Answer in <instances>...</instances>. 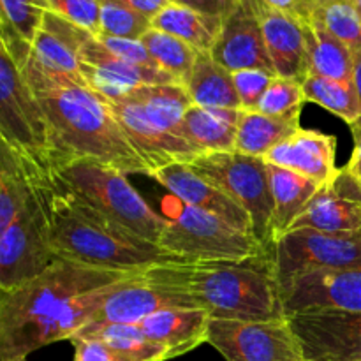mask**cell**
<instances>
[{
  "mask_svg": "<svg viewBox=\"0 0 361 361\" xmlns=\"http://www.w3.org/2000/svg\"><path fill=\"white\" fill-rule=\"evenodd\" d=\"M143 271L59 257L32 281L0 291V361H27L41 348L69 341L95 319L120 284Z\"/></svg>",
  "mask_w": 361,
  "mask_h": 361,
  "instance_id": "1",
  "label": "cell"
},
{
  "mask_svg": "<svg viewBox=\"0 0 361 361\" xmlns=\"http://www.w3.org/2000/svg\"><path fill=\"white\" fill-rule=\"evenodd\" d=\"M152 282L183 293L212 319L286 317L274 254L247 261H183L145 270Z\"/></svg>",
  "mask_w": 361,
  "mask_h": 361,
  "instance_id": "2",
  "label": "cell"
},
{
  "mask_svg": "<svg viewBox=\"0 0 361 361\" xmlns=\"http://www.w3.org/2000/svg\"><path fill=\"white\" fill-rule=\"evenodd\" d=\"M41 194L51 224V243L62 259L113 270H148L185 259L140 238L74 196L53 173L42 176Z\"/></svg>",
  "mask_w": 361,
  "mask_h": 361,
  "instance_id": "3",
  "label": "cell"
},
{
  "mask_svg": "<svg viewBox=\"0 0 361 361\" xmlns=\"http://www.w3.org/2000/svg\"><path fill=\"white\" fill-rule=\"evenodd\" d=\"M35 95L53 127L59 148L55 169L74 159H94L123 175L152 176V169L133 147L104 97L87 87L53 88Z\"/></svg>",
  "mask_w": 361,
  "mask_h": 361,
  "instance_id": "4",
  "label": "cell"
},
{
  "mask_svg": "<svg viewBox=\"0 0 361 361\" xmlns=\"http://www.w3.org/2000/svg\"><path fill=\"white\" fill-rule=\"evenodd\" d=\"M53 175L81 201L140 238L159 245L166 229V217L148 207L141 194L130 185L127 175L94 159L67 161Z\"/></svg>",
  "mask_w": 361,
  "mask_h": 361,
  "instance_id": "5",
  "label": "cell"
},
{
  "mask_svg": "<svg viewBox=\"0 0 361 361\" xmlns=\"http://www.w3.org/2000/svg\"><path fill=\"white\" fill-rule=\"evenodd\" d=\"M166 229L159 247L185 261H247L274 254L254 235L240 231L224 219L185 204L164 200Z\"/></svg>",
  "mask_w": 361,
  "mask_h": 361,
  "instance_id": "6",
  "label": "cell"
},
{
  "mask_svg": "<svg viewBox=\"0 0 361 361\" xmlns=\"http://www.w3.org/2000/svg\"><path fill=\"white\" fill-rule=\"evenodd\" d=\"M0 143L30 168L53 173L59 161L53 127L13 56L0 48Z\"/></svg>",
  "mask_w": 361,
  "mask_h": 361,
  "instance_id": "7",
  "label": "cell"
},
{
  "mask_svg": "<svg viewBox=\"0 0 361 361\" xmlns=\"http://www.w3.org/2000/svg\"><path fill=\"white\" fill-rule=\"evenodd\" d=\"M190 168L233 197L252 221L254 235L268 249L274 197L270 185V166L263 157L240 152H208L190 162Z\"/></svg>",
  "mask_w": 361,
  "mask_h": 361,
  "instance_id": "8",
  "label": "cell"
},
{
  "mask_svg": "<svg viewBox=\"0 0 361 361\" xmlns=\"http://www.w3.org/2000/svg\"><path fill=\"white\" fill-rule=\"evenodd\" d=\"M42 176L27 207L0 231V291H11L32 281L59 259L53 249L51 224L41 194Z\"/></svg>",
  "mask_w": 361,
  "mask_h": 361,
  "instance_id": "9",
  "label": "cell"
},
{
  "mask_svg": "<svg viewBox=\"0 0 361 361\" xmlns=\"http://www.w3.org/2000/svg\"><path fill=\"white\" fill-rule=\"evenodd\" d=\"M90 32L48 11L32 42L30 56L21 67L28 87L37 92L63 87H87L81 76L80 49Z\"/></svg>",
  "mask_w": 361,
  "mask_h": 361,
  "instance_id": "10",
  "label": "cell"
},
{
  "mask_svg": "<svg viewBox=\"0 0 361 361\" xmlns=\"http://www.w3.org/2000/svg\"><path fill=\"white\" fill-rule=\"evenodd\" d=\"M274 259L281 289L307 271L361 268V229L349 233L293 229L274 245Z\"/></svg>",
  "mask_w": 361,
  "mask_h": 361,
  "instance_id": "11",
  "label": "cell"
},
{
  "mask_svg": "<svg viewBox=\"0 0 361 361\" xmlns=\"http://www.w3.org/2000/svg\"><path fill=\"white\" fill-rule=\"evenodd\" d=\"M207 344L226 361H302L303 351L288 317L270 321L212 319Z\"/></svg>",
  "mask_w": 361,
  "mask_h": 361,
  "instance_id": "12",
  "label": "cell"
},
{
  "mask_svg": "<svg viewBox=\"0 0 361 361\" xmlns=\"http://www.w3.org/2000/svg\"><path fill=\"white\" fill-rule=\"evenodd\" d=\"M286 317L305 361H361V312L305 310Z\"/></svg>",
  "mask_w": 361,
  "mask_h": 361,
  "instance_id": "13",
  "label": "cell"
},
{
  "mask_svg": "<svg viewBox=\"0 0 361 361\" xmlns=\"http://www.w3.org/2000/svg\"><path fill=\"white\" fill-rule=\"evenodd\" d=\"M281 295L286 316L305 310L361 312V268L307 271L281 289Z\"/></svg>",
  "mask_w": 361,
  "mask_h": 361,
  "instance_id": "14",
  "label": "cell"
},
{
  "mask_svg": "<svg viewBox=\"0 0 361 361\" xmlns=\"http://www.w3.org/2000/svg\"><path fill=\"white\" fill-rule=\"evenodd\" d=\"M80 62L87 88L104 99H122L143 85L180 83L166 71L133 66L118 59L95 35H90L81 46Z\"/></svg>",
  "mask_w": 361,
  "mask_h": 361,
  "instance_id": "15",
  "label": "cell"
},
{
  "mask_svg": "<svg viewBox=\"0 0 361 361\" xmlns=\"http://www.w3.org/2000/svg\"><path fill=\"white\" fill-rule=\"evenodd\" d=\"M104 101L111 109L113 116L122 126L123 133L127 134L133 147L152 169V175L157 169L175 164V162L190 164L197 155H201L189 141L175 136L169 130L152 122L145 115L143 109L127 97L104 99Z\"/></svg>",
  "mask_w": 361,
  "mask_h": 361,
  "instance_id": "16",
  "label": "cell"
},
{
  "mask_svg": "<svg viewBox=\"0 0 361 361\" xmlns=\"http://www.w3.org/2000/svg\"><path fill=\"white\" fill-rule=\"evenodd\" d=\"M316 229L324 233H349L361 229V185L348 168L319 187L291 229Z\"/></svg>",
  "mask_w": 361,
  "mask_h": 361,
  "instance_id": "17",
  "label": "cell"
},
{
  "mask_svg": "<svg viewBox=\"0 0 361 361\" xmlns=\"http://www.w3.org/2000/svg\"><path fill=\"white\" fill-rule=\"evenodd\" d=\"M215 62L231 73L263 69L275 73L264 44L263 25L256 0H240L233 13L224 18L221 35L212 49Z\"/></svg>",
  "mask_w": 361,
  "mask_h": 361,
  "instance_id": "18",
  "label": "cell"
},
{
  "mask_svg": "<svg viewBox=\"0 0 361 361\" xmlns=\"http://www.w3.org/2000/svg\"><path fill=\"white\" fill-rule=\"evenodd\" d=\"M152 180H155L173 197L183 201L189 207L210 212V214L224 219L228 224L238 228L240 231L254 235L252 221H250L249 214L243 210L242 204L236 203L229 194L215 187L207 178L197 175L189 164L175 162V164L166 166V168L154 171Z\"/></svg>",
  "mask_w": 361,
  "mask_h": 361,
  "instance_id": "19",
  "label": "cell"
},
{
  "mask_svg": "<svg viewBox=\"0 0 361 361\" xmlns=\"http://www.w3.org/2000/svg\"><path fill=\"white\" fill-rule=\"evenodd\" d=\"M164 309H197L192 300L183 293L152 282L145 271L137 277L120 284L92 323L140 324L152 314Z\"/></svg>",
  "mask_w": 361,
  "mask_h": 361,
  "instance_id": "20",
  "label": "cell"
},
{
  "mask_svg": "<svg viewBox=\"0 0 361 361\" xmlns=\"http://www.w3.org/2000/svg\"><path fill=\"white\" fill-rule=\"evenodd\" d=\"M256 7L275 74L303 83L309 76L305 21L271 9L263 0H256Z\"/></svg>",
  "mask_w": 361,
  "mask_h": 361,
  "instance_id": "21",
  "label": "cell"
},
{
  "mask_svg": "<svg viewBox=\"0 0 361 361\" xmlns=\"http://www.w3.org/2000/svg\"><path fill=\"white\" fill-rule=\"evenodd\" d=\"M335 157L337 137L334 134L300 127L296 133L271 148L263 159L268 164L295 171L323 185L337 173Z\"/></svg>",
  "mask_w": 361,
  "mask_h": 361,
  "instance_id": "22",
  "label": "cell"
},
{
  "mask_svg": "<svg viewBox=\"0 0 361 361\" xmlns=\"http://www.w3.org/2000/svg\"><path fill=\"white\" fill-rule=\"evenodd\" d=\"M212 316L203 309H164L140 323L150 341L168 349L169 358H178L207 344Z\"/></svg>",
  "mask_w": 361,
  "mask_h": 361,
  "instance_id": "23",
  "label": "cell"
},
{
  "mask_svg": "<svg viewBox=\"0 0 361 361\" xmlns=\"http://www.w3.org/2000/svg\"><path fill=\"white\" fill-rule=\"evenodd\" d=\"M270 166V185L274 197V215L270 222L271 247L291 229L307 204L319 190V183L289 169Z\"/></svg>",
  "mask_w": 361,
  "mask_h": 361,
  "instance_id": "24",
  "label": "cell"
},
{
  "mask_svg": "<svg viewBox=\"0 0 361 361\" xmlns=\"http://www.w3.org/2000/svg\"><path fill=\"white\" fill-rule=\"evenodd\" d=\"M240 109L203 108L192 104L182 120V137L200 154L233 152L238 130Z\"/></svg>",
  "mask_w": 361,
  "mask_h": 361,
  "instance_id": "25",
  "label": "cell"
},
{
  "mask_svg": "<svg viewBox=\"0 0 361 361\" xmlns=\"http://www.w3.org/2000/svg\"><path fill=\"white\" fill-rule=\"evenodd\" d=\"M73 338L101 341L115 351L120 361H168V349L147 337L140 324L90 323L73 335Z\"/></svg>",
  "mask_w": 361,
  "mask_h": 361,
  "instance_id": "26",
  "label": "cell"
},
{
  "mask_svg": "<svg viewBox=\"0 0 361 361\" xmlns=\"http://www.w3.org/2000/svg\"><path fill=\"white\" fill-rule=\"evenodd\" d=\"M183 87L189 92L194 104L203 108L242 109L238 92H236L233 73L215 62L212 53L200 51L190 71L189 80Z\"/></svg>",
  "mask_w": 361,
  "mask_h": 361,
  "instance_id": "27",
  "label": "cell"
},
{
  "mask_svg": "<svg viewBox=\"0 0 361 361\" xmlns=\"http://www.w3.org/2000/svg\"><path fill=\"white\" fill-rule=\"evenodd\" d=\"M300 115L270 116L254 109H240L235 150L240 154L264 157L271 148L302 127Z\"/></svg>",
  "mask_w": 361,
  "mask_h": 361,
  "instance_id": "28",
  "label": "cell"
},
{
  "mask_svg": "<svg viewBox=\"0 0 361 361\" xmlns=\"http://www.w3.org/2000/svg\"><path fill=\"white\" fill-rule=\"evenodd\" d=\"M224 18L210 16L185 6L169 2L157 16L152 20V27L182 39L197 51L212 53L219 35H221Z\"/></svg>",
  "mask_w": 361,
  "mask_h": 361,
  "instance_id": "29",
  "label": "cell"
},
{
  "mask_svg": "<svg viewBox=\"0 0 361 361\" xmlns=\"http://www.w3.org/2000/svg\"><path fill=\"white\" fill-rule=\"evenodd\" d=\"M126 97L140 106L152 122L182 137L183 115L194 104L183 85H143L130 90Z\"/></svg>",
  "mask_w": 361,
  "mask_h": 361,
  "instance_id": "30",
  "label": "cell"
},
{
  "mask_svg": "<svg viewBox=\"0 0 361 361\" xmlns=\"http://www.w3.org/2000/svg\"><path fill=\"white\" fill-rule=\"evenodd\" d=\"M307 48H309V76L353 81L355 56L345 44L324 28L321 21H305Z\"/></svg>",
  "mask_w": 361,
  "mask_h": 361,
  "instance_id": "31",
  "label": "cell"
},
{
  "mask_svg": "<svg viewBox=\"0 0 361 361\" xmlns=\"http://www.w3.org/2000/svg\"><path fill=\"white\" fill-rule=\"evenodd\" d=\"M307 102H316L321 108L344 120L349 127L360 118V101L353 81L331 80L323 76H307L302 83Z\"/></svg>",
  "mask_w": 361,
  "mask_h": 361,
  "instance_id": "32",
  "label": "cell"
},
{
  "mask_svg": "<svg viewBox=\"0 0 361 361\" xmlns=\"http://www.w3.org/2000/svg\"><path fill=\"white\" fill-rule=\"evenodd\" d=\"M141 42L162 71L185 85L197 59V53H200L196 48L168 32H162L154 27L141 37Z\"/></svg>",
  "mask_w": 361,
  "mask_h": 361,
  "instance_id": "33",
  "label": "cell"
},
{
  "mask_svg": "<svg viewBox=\"0 0 361 361\" xmlns=\"http://www.w3.org/2000/svg\"><path fill=\"white\" fill-rule=\"evenodd\" d=\"M312 16L342 44L348 46L355 60L361 59V20L351 2L334 0L321 6Z\"/></svg>",
  "mask_w": 361,
  "mask_h": 361,
  "instance_id": "34",
  "label": "cell"
},
{
  "mask_svg": "<svg viewBox=\"0 0 361 361\" xmlns=\"http://www.w3.org/2000/svg\"><path fill=\"white\" fill-rule=\"evenodd\" d=\"M152 28L150 18L118 2H101V35L99 37L134 39L141 41Z\"/></svg>",
  "mask_w": 361,
  "mask_h": 361,
  "instance_id": "35",
  "label": "cell"
},
{
  "mask_svg": "<svg viewBox=\"0 0 361 361\" xmlns=\"http://www.w3.org/2000/svg\"><path fill=\"white\" fill-rule=\"evenodd\" d=\"M0 21L13 27L30 44L41 30L44 14L49 11L48 0H0Z\"/></svg>",
  "mask_w": 361,
  "mask_h": 361,
  "instance_id": "36",
  "label": "cell"
},
{
  "mask_svg": "<svg viewBox=\"0 0 361 361\" xmlns=\"http://www.w3.org/2000/svg\"><path fill=\"white\" fill-rule=\"evenodd\" d=\"M302 83L288 78H275L257 102L254 111L264 113L270 116H289L295 113H302L305 104Z\"/></svg>",
  "mask_w": 361,
  "mask_h": 361,
  "instance_id": "37",
  "label": "cell"
},
{
  "mask_svg": "<svg viewBox=\"0 0 361 361\" xmlns=\"http://www.w3.org/2000/svg\"><path fill=\"white\" fill-rule=\"evenodd\" d=\"M49 11L85 28L92 35H101V0H48Z\"/></svg>",
  "mask_w": 361,
  "mask_h": 361,
  "instance_id": "38",
  "label": "cell"
},
{
  "mask_svg": "<svg viewBox=\"0 0 361 361\" xmlns=\"http://www.w3.org/2000/svg\"><path fill=\"white\" fill-rule=\"evenodd\" d=\"M275 78L277 74L263 69H243L233 73V81L242 102V109H256L257 102Z\"/></svg>",
  "mask_w": 361,
  "mask_h": 361,
  "instance_id": "39",
  "label": "cell"
},
{
  "mask_svg": "<svg viewBox=\"0 0 361 361\" xmlns=\"http://www.w3.org/2000/svg\"><path fill=\"white\" fill-rule=\"evenodd\" d=\"M113 55L118 59L126 60V62L133 63V66L141 67H152V69H161L157 66L148 49L141 41H134V39H116V37H97Z\"/></svg>",
  "mask_w": 361,
  "mask_h": 361,
  "instance_id": "40",
  "label": "cell"
},
{
  "mask_svg": "<svg viewBox=\"0 0 361 361\" xmlns=\"http://www.w3.org/2000/svg\"><path fill=\"white\" fill-rule=\"evenodd\" d=\"M74 361H120L109 345L92 338H73Z\"/></svg>",
  "mask_w": 361,
  "mask_h": 361,
  "instance_id": "41",
  "label": "cell"
},
{
  "mask_svg": "<svg viewBox=\"0 0 361 361\" xmlns=\"http://www.w3.org/2000/svg\"><path fill=\"white\" fill-rule=\"evenodd\" d=\"M173 4L185 6L189 9L200 11V13L210 14V16L226 18L229 13L235 11L240 0H171Z\"/></svg>",
  "mask_w": 361,
  "mask_h": 361,
  "instance_id": "42",
  "label": "cell"
},
{
  "mask_svg": "<svg viewBox=\"0 0 361 361\" xmlns=\"http://www.w3.org/2000/svg\"><path fill=\"white\" fill-rule=\"evenodd\" d=\"M263 2L271 9L281 11L302 21H309L317 11V7L310 0H263Z\"/></svg>",
  "mask_w": 361,
  "mask_h": 361,
  "instance_id": "43",
  "label": "cell"
},
{
  "mask_svg": "<svg viewBox=\"0 0 361 361\" xmlns=\"http://www.w3.org/2000/svg\"><path fill=\"white\" fill-rule=\"evenodd\" d=\"M101 2H102V0H101ZM109 2L123 4V6L130 7V9L141 13L143 16L154 20V18L157 16V14L161 13V11L164 9L166 6H168L169 0H109Z\"/></svg>",
  "mask_w": 361,
  "mask_h": 361,
  "instance_id": "44",
  "label": "cell"
},
{
  "mask_svg": "<svg viewBox=\"0 0 361 361\" xmlns=\"http://www.w3.org/2000/svg\"><path fill=\"white\" fill-rule=\"evenodd\" d=\"M353 140H355V148H353L351 159L345 164V168L351 171V175L358 180L361 185V133H353Z\"/></svg>",
  "mask_w": 361,
  "mask_h": 361,
  "instance_id": "45",
  "label": "cell"
},
{
  "mask_svg": "<svg viewBox=\"0 0 361 361\" xmlns=\"http://www.w3.org/2000/svg\"><path fill=\"white\" fill-rule=\"evenodd\" d=\"M353 83H355L356 94H358L360 118L355 126H351V133H361V59L355 60V74H353Z\"/></svg>",
  "mask_w": 361,
  "mask_h": 361,
  "instance_id": "46",
  "label": "cell"
},
{
  "mask_svg": "<svg viewBox=\"0 0 361 361\" xmlns=\"http://www.w3.org/2000/svg\"><path fill=\"white\" fill-rule=\"evenodd\" d=\"M351 4H353V7L356 9V13H358V16L361 20V0H351Z\"/></svg>",
  "mask_w": 361,
  "mask_h": 361,
  "instance_id": "47",
  "label": "cell"
},
{
  "mask_svg": "<svg viewBox=\"0 0 361 361\" xmlns=\"http://www.w3.org/2000/svg\"><path fill=\"white\" fill-rule=\"evenodd\" d=\"M310 2H312L314 6H316L317 9H319V7H321V6H324V4H326L328 0H310Z\"/></svg>",
  "mask_w": 361,
  "mask_h": 361,
  "instance_id": "48",
  "label": "cell"
},
{
  "mask_svg": "<svg viewBox=\"0 0 361 361\" xmlns=\"http://www.w3.org/2000/svg\"><path fill=\"white\" fill-rule=\"evenodd\" d=\"M328 2H334V0H328ZM328 2H326V4H328ZM345 2H351V0H345Z\"/></svg>",
  "mask_w": 361,
  "mask_h": 361,
  "instance_id": "49",
  "label": "cell"
},
{
  "mask_svg": "<svg viewBox=\"0 0 361 361\" xmlns=\"http://www.w3.org/2000/svg\"><path fill=\"white\" fill-rule=\"evenodd\" d=\"M302 361H305V360H302Z\"/></svg>",
  "mask_w": 361,
  "mask_h": 361,
  "instance_id": "50",
  "label": "cell"
},
{
  "mask_svg": "<svg viewBox=\"0 0 361 361\" xmlns=\"http://www.w3.org/2000/svg\"><path fill=\"white\" fill-rule=\"evenodd\" d=\"M169 2H171V0H169Z\"/></svg>",
  "mask_w": 361,
  "mask_h": 361,
  "instance_id": "51",
  "label": "cell"
}]
</instances>
